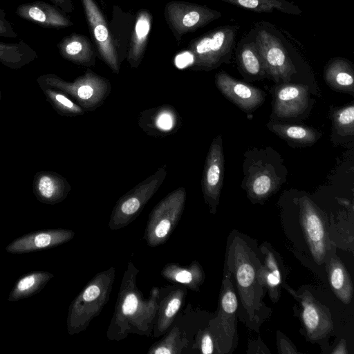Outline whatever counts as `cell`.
Returning <instances> with one entry per match:
<instances>
[{"label":"cell","instance_id":"cell-1","mask_svg":"<svg viewBox=\"0 0 354 354\" xmlns=\"http://www.w3.org/2000/svg\"><path fill=\"white\" fill-rule=\"evenodd\" d=\"M138 272L129 261L107 330V337L110 339L120 340L129 333L149 337L153 333L154 319L157 317L160 299V290L153 288L149 298L145 299L136 283Z\"/></svg>","mask_w":354,"mask_h":354},{"label":"cell","instance_id":"cell-2","mask_svg":"<svg viewBox=\"0 0 354 354\" xmlns=\"http://www.w3.org/2000/svg\"><path fill=\"white\" fill-rule=\"evenodd\" d=\"M226 268L233 277L248 325L254 330L260 324L263 287L257 277L261 262L243 239L234 237L226 254Z\"/></svg>","mask_w":354,"mask_h":354},{"label":"cell","instance_id":"cell-3","mask_svg":"<svg viewBox=\"0 0 354 354\" xmlns=\"http://www.w3.org/2000/svg\"><path fill=\"white\" fill-rule=\"evenodd\" d=\"M115 276L113 266L97 273L73 299L66 320L69 335L85 330L91 321L99 315L109 300Z\"/></svg>","mask_w":354,"mask_h":354},{"label":"cell","instance_id":"cell-4","mask_svg":"<svg viewBox=\"0 0 354 354\" xmlns=\"http://www.w3.org/2000/svg\"><path fill=\"white\" fill-rule=\"evenodd\" d=\"M39 87H53L61 90L86 111H93L104 104L111 86L109 80L88 70L73 82L66 81L53 73L37 78Z\"/></svg>","mask_w":354,"mask_h":354},{"label":"cell","instance_id":"cell-5","mask_svg":"<svg viewBox=\"0 0 354 354\" xmlns=\"http://www.w3.org/2000/svg\"><path fill=\"white\" fill-rule=\"evenodd\" d=\"M253 28L267 74L277 82H287L297 71L279 32L267 21L255 23Z\"/></svg>","mask_w":354,"mask_h":354},{"label":"cell","instance_id":"cell-6","mask_svg":"<svg viewBox=\"0 0 354 354\" xmlns=\"http://www.w3.org/2000/svg\"><path fill=\"white\" fill-rule=\"evenodd\" d=\"M186 190L183 187L169 193L149 214L143 239L150 247L164 244L180 220L185 209Z\"/></svg>","mask_w":354,"mask_h":354},{"label":"cell","instance_id":"cell-7","mask_svg":"<svg viewBox=\"0 0 354 354\" xmlns=\"http://www.w3.org/2000/svg\"><path fill=\"white\" fill-rule=\"evenodd\" d=\"M239 28L238 25L219 26L198 39L192 47V66L209 71L222 63H229L236 47Z\"/></svg>","mask_w":354,"mask_h":354},{"label":"cell","instance_id":"cell-8","mask_svg":"<svg viewBox=\"0 0 354 354\" xmlns=\"http://www.w3.org/2000/svg\"><path fill=\"white\" fill-rule=\"evenodd\" d=\"M167 174L166 167H160L122 196L113 208L109 227L116 230L133 222L162 185Z\"/></svg>","mask_w":354,"mask_h":354},{"label":"cell","instance_id":"cell-9","mask_svg":"<svg viewBox=\"0 0 354 354\" xmlns=\"http://www.w3.org/2000/svg\"><path fill=\"white\" fill-rule=\"evenodd\" d=\"M299 216V243L304 245L317 264L326 261L331 254V243L325 224L312 201L306 197L300 199Z\"/></svg>","mask_w":354,"mask_h":354},{"label":"cell","instance_id":"cell-10","mask_svg":"<svg viewBox=\"0 0 354 354\" xmlns=\"http://www.w3.org/2000/svg\"><path fill=\"white\" fill-rule=\"evenodd\" d=\"M238 299L229 272L225 274L217 317L211 322V335L218 353H227L236 342Z\"/></svg>","mask_w":354,"mask_h":354},{"label":"cell","instance_id":"cell-11","mask_svg":"<svg viewBox=\"0 0 354 354\" xmlns=\"http://www.w3.org/2000/svg\"><path fill=\"white\" fill-rule=\"evenodd\" d=\"M224 158L222 139L220 136L212 141L209 147L202 178V191L205 203L211 211L215 210L223 185Z\"/></svg>","mask_w":354,"mask_h":354},{"label":"cell","instance_id":"cell-12","mask_svg":"<svg viewBox=\"0 0 354 354\" xmlns=\"http://www.w3.org/2000/svg\"><path fill=\"white\" fill-rule=\"evenodd\" d=\"M75 232L66 229H50L26 234L18 237L6 247L10 254H26L66 243L73 239Z\"/></svg>","mask_w":354,"mask_h":354},{"label":"cell","instance_id":"cell-13","mask_svg":"<svg viewBox=\"0 0 354 354\" xmlns=\"http://www.w3.org/2000/svg\"><path fill=\"white\" fill-rule=\"evenodd\" d=\"M182 125V119L171 105L162 104L140 113L138 126L147 135L164 138L176 133Z\"/></svg>","mask_w":354,"mask_h":354},{"label":"cell","instance_id":"cell-14","mask_svg":"<svg viewBox=\"0 0 354 354\" xmlns=\"http://www.w3.org/2000/svg\"><path fill=\"white\" fill-rule=\"evenodd\" d=\"M215 82L222 94L242 110L253 111L263 101L261 90L236 80L225 72L218 73Z\"/></svg>","mask_w":354,"mask_h":354},{"label":"cell","instance_id":"cell-15","mask_svg":"<svg viewBox=\"0 0 354 354\" xmlns=\"http://www.w3.org/2000/svg\"><path fill=\"white\" fill-rule=\"evenodd\" d=\"M82 1L102 59L113 72L118 73V59L102 15L93 0Z\"/></svg>","mask_w":354,"mask_h":354},{"label":"cell","instance_id":"cell-16","mask_svg":"<svg viewBox=\"0 0 354 354\" xmlns=\"http://www.w3.org/2000/svg\"><path fill=\"white\" fill-rule=\"evenodd\" d=\"M15 13L20 18L46 28H63L72 24L56 6L43 1L20 4Z\"/></svg>","mask_w":354,"mask_h":354},{"label":"cell","instance_id":"cell-17","mask_svg":"<svg viewBox=\"0 0 354 354\" xmlns=\"http://www.w3.org/2000/svg\"><path fill=\"white\" fill-rule=\"evenodd\" d=\"M32 190L41 203L55 205L63 201L71 190L66 178L51 171L37 172L33 178Z\"/></svg>","mask_w":354,"mask_h":354},{"label":"cell","instance_id":"cell-18","mask_svg":"<svg viewBox=\"0 0 354 354\" xmlns=\"http://www.w3.org/2000/svg\"><path fill=\"white\" fill-rule=\"evenodd\" d=\"M301 304V319L308 336L313 339L324 337L333 329L330 316L310 294L299 295Z\"/></svg>","mask_w":354,"mask_h":354},{"label":"cell","instance_id":"cell-19","mask_svg":"<svg viewBox=\"0 0 354 354\" xmlns=\"http://www.w3.org/2000/svg\"><path fill=\"white\" fill-rule=\"evenodd\" d=\"M307 105L308 91L304 85L283 84L276 90L274 111L279 117H296Z\"/></svg>","mask_w":354,"mask_h":354},{"label":"cell","instance_id":"cell-20","mask_svg":"<svg viewBox=\"0 0 354 354\" xmlns=\"http://www.w3.org/2000/svg\"><path fill=\"white\" fill-rule=\"evenodd\" d=\"M261 250L264 256V263H260L258 267V280L260 285L268 291L270 299L276 302L283 282L282 262L277 253L266 244L261 245Z\"/></svg>","mask_w":354,"mask_h":354},{"label":"cell","instance_id":"cell-21","mask_svg":"<svg viewBox=\"0 0 354 354\" xmlns=\"http://www.w3.org/2000/svg\"><path fill=\"white\" fill-rule=\"evenodd\" d=\"M235 56L239 67L244 74L253 77H261L267 74L253 28L238 42Z\"/></svg>","mask_w":354,"mask_h":354},{"label":"cell","instance_id":"cell-22","mask_svg":"<svg viewBox=\"0 0 354 354\" xmlns=\"http://www.w3.org/2000/svg\"><path fill=\"white\" fill-rule=\"evenodd\" d=\"M186 295L185 288H178L160 299L153 337H159L167 331L183 305Z\"/></svg>","mask_w":354,"mask_h":354},{"label":"cell","instance_id":"cell-23","mask_svg":"<svg viewBox=\"0 0 354 354\" xmlns=\"http://www.w3.org/2000/svg\"><path fill=\"white\" fill-rule=\"evenodd\" d=\"M161 275L170 282L183 284L193 290H198L205 279L204 272L196 261L185 267L176 263H168L162 270Z\"/></svg>","mask_w":354,"mask_h":354},{"label":"cell","instance_id":"cell-24","mask_svg":"<svg viewBox=\"0 0 354 354\" xmlns=\"http://www.w3.org/2000/svg\"><path fill=\"white\" fill-rule=\"evenodd\" d=\"M38 58L37 52L26 41H0V63L11 69H19Z\"/></svg>","mask_w":354,"mask_h":354},{"label":"cell","instance_id":"cell-25","mask_svg":"<svg viewBox=\"0 0 354 354\" xmlns=\"http://www.w3.org/2000/svg\"><path fill=\"white\" fill-rule=\"evenodd\" d=\"M354 71L350 62L342 57L331 59L324 69V78L332 88L344 91H353Z\"/></svg>","mask_w":354,"mask_h":354},{"label":"cell","instance_id":"cell-26","mask_svg":"<svg viewBox=\"0 0 354 354\" xmlns=\"http://www.w3.org/2000/svg\"><path fill=\"white\" fill-rule=\"evenodd\" d=\"M329 281L336 295L345 304H349L353 295L351 278L342 261L330 254L328 259Z\"/></svg>","mask_w":354,"mask_h":354},{"label":"cell","instance_id":"cell-27","mask_svg":"<svg viewBox=\"0 0 354 354\" xmlns=\"http://www.w3.org/2000/svg\"><path fill=\"white\" fill-rule=\"evenodd\" d=\"M53 277L47 271L33 272L23 276L15 284L8 300L16 301L38 293Z\"/></svg>","mask_w":354,"mask_h":354},{"label":"cell","instance_id":"cell-28","mask_svg":"<svg viewBox=\"0 0 354 354\" xmlns=\"http://www.w3.org/2000/svg\"><path fill=\"white\" fill-rule=\"evenodd\" d=\"M86 44V40L82 36L71 35L64 37L57 47L64 59L77 64L91 66L94 64V59Z\"/></svg>","mask_w":354,"mask_h":354},{"label":"cell","instance_id":"cell-29","mask_svg":"<svg viewBox=\"0 0 354 354\" xmlns=\"http://www.w3.org/2000/svg\"><path fill=\"white\" fill-rule=\"evenodd\" d=\"M254 12H280L299 15L302 12L300 8L293 2L287 0H220Z\"/></svg>","mask_w":354,"mask_h":354},{"label":"cell","instance_id":"cell-30","mask_svg":"<svg viewBox=\"0 0 354 354\" xmlns=\"http://www.w3.org/2000/svg\"><path fill=\"white\" fill-rule=\"evenodd\" d=\"M40 88L47 101L59 115L74 117L85 113V110L61 90L53 87Z\"/></svg>","mask_w":354,"mask_h":354},{"label":"cell","instance_id":"cell-31","mask_svg":"<svg viewBox=\"0 0 354 354\" xmlns=\"http://www.w3.org/2000/svg\"><path fill=\"white\" fill-rule=\"evenodd\" d=\"M270 129L280 137L301 144H311L319 137L313 129L299 126L281 124H272Z\"/></svg>","mask_w":354,"mask_h":354},{"label":"cell","instance_id":"cell-32","mask_svg":"<svg viewBox=\"0 0 354 354\" xmlns=\"http://www.w3.org/2000/svg\"><path fill=\"white\" fill-rule=\"evenodd\" d=\"M187 344L185 338L178 327H174L169 333L158 342H156L148 351V354H178Z\"/></svg>","mask_w":354,"mask_h":354},{"label":"cell","instance_id":"cell-33","mask_svg":"<svg viewBox=\"0 0 354 354\" xmlns=\"http://www.w3.org/2000/svg\"><path fill=\"white\" fill-rule=\"evenodd\" d=\"M149 30L150 19L147 14H142L136 24L134 47L129 57L131 67L136 68L140 64L143 48L142 46L147 40Z\"/></svg>","mask_w":354,"mask_h":354},{"label":"cell","instance_id":"cell-34","mask_svg":"<svg viewBox=\"0 0 354 354\" xmlns=\"http://www.w3.org/2000/svg\"><path fill=\"white\" fill-rule=\"evenodd\" d=\"M335 127L342 135L354 133V106L353 104L335 111L333 114Z\"/></svg>","mask_w":354,"mask_h":354},{"label":"cell","instance_id":"cell-35","mask_svg":"<svg viewBox=\"0 0 354 354\" xmlns=\"http://www.w3.org/2000/svg\"><path fill=\"white\" fill-rule=\"evenodd\" d=\"M273 183L270 176L261 172L257 174L250 184V194L257 198H263L270 195Z\"/></svg>","mask_w":354,"mask_h":354},{"label":"cell","instance_id":"cell-36","mask_svg":"<svg viewBox=\"0 0 354 354\" xmlns=\"http://www.w3.org/2000/svg\"><path fill=\"white\" fill-rule=\"evenodd\" d=\"M0 37L15 39L18 34L12 21L8 19L6 11L0 8Z\"/></svg>","mask_w":354,"mask_h":354},{"label":"cell","instance_id":"cell-37","mask_svg":"<svg viewBox=\"0 0 354 354\" xmlns=\"http://www.w3.org/2000/svg\"><path fill=\"white\" fill-rule=\"evenodd\" d=\"M200 350L203 354H212L214 353V340L209 332H204L201 337Z\"/></svg>","mask_w":354,"mask_h":354},{"label":"cell","instance_id":"cell-38","mask_svg":"<svg viewBox=\"0 0 354 354\" xmlns=\"http://www.w3.org/2000/svg\"><path fill=\"white\" fill-rule=\"evenodd\" d=\"M193 55L189 52H185L176 57V64L178 68L191 66L193 63Z\"/></svg>","mask_w":354,"mask_h":354},{"label":"cell","instance_id":"cell-39","mask_svg":"<svg viewBox=\"0 0 354 354\" xmlns=\"http://www.w3.org/2000/svg\"><path fill=\"white\" fill-rule=\"evenodd\" d=\"M280 353H295L297 351L293 349V347L284 338L279 339Z\"/></svg>","mask_w":354,"mask_h":354},{"label":"cell","instance_id":"cell-40","mask_svg":"<svg viewBox=\"0 0 354 354\" xmlns=\"http://www.w3.org/2000/svg\"><path fill=\"white\" fill-rule=\"evenodd\" d=\"M57 6L60 7L64 11L70 12L72 10L71 0H50Z\"/></svg>","mask_w":354,"mask_h":354},{"label":"cell","instance_id":"cell-41","mask_svg":"<svg viewBox=\"0 0 354 354\" xmlns=\"http://www.w3.org/2000/svg\"><path fill=\"white\" fill-rule=\"evenodd\" d=\"M347 351L346 350L345 344H339L337 348L332 352V353H346Z\"/></svg>","mask_w":354,"mask_h":354},{"label":"cell","instance_id":"cell-42","mask_svg":"<svg viewBox=\"0 0 354 354\" xmlns=\"http://www.w3.org/2000/svg\"><path fill=\"white\" fill-rule=\"evenodd\" d=\"M1 92L0 91V101H1Z\"/></svg>","mask_w":354,"mask_h":354}]
</instances>
